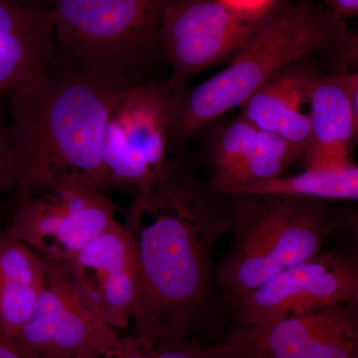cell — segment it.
I'll return each mask as SVG.
<instances>
[{
	"label": "cell",
	"instance_id": "1",
	"mask_svg": "<svg viewBox=\"0 0 358 358\" xmlns=\"http://www.w3.org/2000/svg\"><path fill=\"white\" fill-rule=\"evenodd\" d=\"M126 226L141 273L134 336L190 338L215 272L214 250L232 227L225 195L167 160L152 187L134 197Z\"/></svg>",
	"mask_w": 358,
	"mask_h": 358
},
{
	"label": "cell",
	"instance_id": "2",
	"mask_svg": "<svg viewBox=\"0 0 358 358\" xmlns=\"http://www.w3.org/2000/svg\"><path fill=\"white\" fill-rule=\"evenodd\" d=\"M59 61L10 92L17 201L64 186L108 190L103 131L124 88Z\"/></svg>",
	"mask_w": 358,
	"mask_h": 358
},
{
	"label": "cell",
	"instance_id": "3",
	"mask_svg": "<svg viewBox=\"0 0 358 358\" xmlns=\"http://www.w3.org/2000/svg\"><path fill=\"white\" fill-rule=\"evenodd\" d=\"M357 51V33L312 0L271 9L231 59L227 67L192 89L171 95V145L225 113L240 108L254 92L282 68L317 52Z\"/></svg>",
	"mask_w": 358,
	"mask_h": 358
},
{
	"label": "cell",
	"instance_id": "4",
	"mask_svg": "<svg viewBox=\"0 0 358 358\" xmlns=\"http://www.w3.org/2000/svg\"><path fill=\"white\" fill-rule=\"evenodd\" d=\"M225 199L232 242L215 280L233 307L271 278L322 252L331 233L324 200L264 194Z\"/></svg>",
	"mask_w": 358,
	"mask_h": 358
},
{
	"label": "cell",
	"instance_id": "5",
	"mask_svg": "<svg viewBox=\"0 0 358 358\" xmlns=\"http://www.w3.org/2000/svg\"><path fill=\"white\" fill-rule=\"evenodd\" d=\"M167 0H52L58 57L122 88L159 56L157 31Z\"/></svg>",
	"mask_w": 358,
	"mask_h": 358
},
{
	"label": "cell",
	"instance_id": "6",
	"mask_svg": "<svg viewBox=\"0 0 358 358\" xmlns=\"http://www.w3.org/2000/svg\"><path fill=\"white\" fill-rule=\"evenodd\" d=\"M171 90L166 81L122 90L106 122L102 164L107 188L134 195L152 187L171 148Z\"/></svg>",
	"mask_w": 358,
	"mask_h": 358
},
{
	"label": "cell",
	"instance_id": "7",
	"mask_svg": "<svg viewBox=\"0 0 358 358\" xmlns=\"http://www.w3.org/2000/svg\"><path fill=\"white\" fill-rule=\"evenodd\" d=\"M265 14L231 8L218 0H167L160 15L157 41L171 64V94L202 71L231 60Z\"/></svg>",
	"mask_w": 358,
	"mask_h": 358
},
{
	"label": "cell",
	"instance_id": "8",
	"mask_svg": "<svg viewBox=\"0 0 358 358\" xmlns=\"http://www.w3.org/2000/svg\"><path fill=\"white\" fill-rule=\"evenodd\" d=\"M115 220L106 192L64 186L17 201L6 232L42 258L69 263Z\"/></svg>",
	"mask_w": 358,
	"mask_h": 358
},
{
	"label": "cell",
	"instance_id": "9",
	"mask_svg": "<svg viewBox=\"0 0 358 358\" xmlns=\"http://www.w3.org/2000/svg\"><path fill=\"white\" fill-rule=\"evenodd\" d=\"M353 301H358L357 262L322 251L247 294L234 306L235 324L266 327Z\"/></svg>",
	"mask_w": 358,
	"mask_h": 358
},
{
	"label": "cell",
	"instance_id": "10",
	"mask_svg": "<svg viewBox=\"0 0 358 358\" xmlns=\"http://www.w3.org/2000/svg\"><path fill=\"white\" fill-rule=\"evenodd\" d=\"M44 260L43 291L13 341L40 358H86L117 343L122 336L90 310L68 263Z\"/></svg>",
	"mask_w": 358,
	"mask_h": 358
},
{
	"label": "cell",
	"instance_id": "11",
	"mask_svg": "<svg viewBox=\"0 0 358 358\" xmlns=\"http://www.w3.org/2000/svg\"><path fill=\"white\" fill-rule=\"evenodd\" d=\"M82 298L115 331L133 322L141 296V273L133 237L115 220L68 263Z\"/></svg>",
	"mask_w": 358,
	"mask_h": 358
},
{
	"label": "cell",
	"instance_id": "12",
	"mask_svg": "<svg viewBox=\"0 0 358 358\" xmlns=\"http://www.w3.org/2000/svg\"><path fill=\"white\" fill-rule=\"evenodd\" d=\"M240 326L260 358H358V301L266 327Z\"/></svg>",
	"mask_w": 358,
	"mask_h": 358
},
{
	"label": "cell",
	"instance_id": "13",
	"mask_svg": "<svg viewBox=\"0 0 358 358\" xmlns=\"http://www.w3.org/2000/svg\"><path fill=\"white\" fill-rule=\"evenodd\" d=\"M303 152L275 134L236 117L211 148L212 192L228 195L244 186L281 176Z\"/></svg>",
	"mask_w": 358,
	"mask_h": 358
},
{
	"label": "cell",
	"instance_id": "14",
	"mask_svg": "<svg viewBox=\"0 0 358 358\" xmlns=\"http://www.w3.org/2000/svg\"><path fill=\"white\" fill-rule=\"evenodd\" d=\"M308 57L275 73L240 107V119L279 136L305 152L310 141V121L303 106L322 75Z\"/></svg>",
	"mask_w": 358,
	"mask_h": 358
},
{
	"label": "cell",
	"instance_id": "15",
	"mask_svg": "<svg viewBox=\"0 0 358 358\" xmlns=\"http://www.w3.org/2000/svg\"><path fill=\"white\" fill-rule=\"evenodd\" d=\"M51 9L0 0V93L11 92L58 61Z\"/></svg>",
	"mask_w": 358,
	"mask_h": 358
},
{
	"label": "cell",
	"instance_id": "16",
	"mask_svg": "<svg viewBox=\"0 0 358 358\" xmlns=\"http://www.w3.org/2000/svg\"><path fill=\"white\" fill-rule=\"evenodd\" d=\"M346 71L320 76L308 96L310 141L303 152L306 169L338 171L355 166L353 148L358 121L346 89Z\"/></svg>",
	"mask_w": 358,
	"mask_h": 358
},
{
	"label": "cell",
	"instance_id": "17",
	"mask_svg": "<svg viewBox=\"0 0 358 358\" xmlns=\"http://www.w3.org/2000/svg\"><path fill=\"white\" fill-rule=\"evenodd\" d=\"M46 277L44 259L0 231V329L7 338L13 341L31 315Z\"/></svg>",
	"mask_w": 358,
	"mask_h": 358
},
{
	"label": "cell",
	"instance_id": "18",
	"mask_svg": "<svg viewBox=\"0 0 358 358\" xmlns=\"http://www.w3.org/2000/svg\"><path fill=\"white\" fill-rule=\"evenodd\" d=\"M232 194L280 195L324 201L357 200L358 167L355 164L343 171L305 169L294 176L281 174L244 186Z\"/></svg>",
	"mask_w": 358,
	"mask_h": 358
},
{
	"label": "cell",
	"instance_id": "19",
	"mask_svg": "<svg viewBox=\"0 0 358 358\" xmlns=\"http://www.w3.org/2000/svg\"><path fill=\"white\" fill-rule=\"evenodd\" d=\"M155 358H260L243 327L235 324L223 341L202 345L190 338L154 341Z\"/></svg>",
	"mask_w": 358,
	"mask_h": 358
},
{
	"label": "cell",
	"instance_id": "20",
	"mask_svg": "<svg viewBox=\"0 0 358 358\" xmlns=\"http://www.w3.org/2000/svg\"><path fill=\"white\" fill-rule=\"evenodd\" d=\"M87 358H155L154 341L122 336L117 343Z\"/></svg>",
	"mask_w": 358,
	"mask_h": 358
},
{
	"label": "cell",
	"instance_id": "21",
	"mask_svg": "<svg viewBox=\"0 0 358 358\" xmlns=\"http://www.w3.org/2000/svg\"><path fill=\"white\" fill-rule=\"evenodd\" d=\"M16 185L15 155L9 128L0 117V196Z\"/></svg>",
	"mask_w": 358,
	"mask_h": 358
},
{
	"label": "cell",
	"instance_id": "22",
	"mask_svg": "<svg viewBox=\"0 0 358 358\" xmlns=\"http://www.w3.org/2000/svg\"><path fill=\"white\" fill-rule=\"evenodd\" d=\"M231 8L245 13L265 14L281 0H218Z\"/></svg>",
	"mask_w": 358,
	"mask_h": 358
},
{
	"label": "cell",
	"instance_id": "23",
	"mask_svg": "<svg viewBox=\"0 0 358 358\" xmlns=\"http://www.w3.org/2000/svg\"><path fill=\"white\" fill-rule=\"evenodd\" d=\"M324 8L336 17L345 20L358 14V0H324Z\"/></svg>",
	"mask_w": 358,
	"mask_h": 358
},
{
	"label": "cell",
	"instance_id": "24",
	"mask_svg": "<svg viewBox=\"0 0 358 358\" xmlns=\"http://www.w3.org/2000/svg\"><path fill=\"white\" fill-rule=\"evenodd\" d=\"M0 358H40L26 352L11 339L0 334Z\"/></svg>",
	"mask_w": 358,
	"mask_h": 358
},
{
	"label": "cell",
	"instance_id": "25",
	"mask_svg": "<svg viewBox=\"0 0 358 358\" xmlns=\"http://www.w3.org/2000/svg\"><path fill=\"white\" fill-rule=\"evenodd\" d=\"M13 1L17 2V3L22 4V6L27 7H32V8H38V7L35 6V3L36 2H41L43 4H49L51 8L52 0H13ZM41 9V8H40Z\"/></svg>",
	"mask_w": 358,
	"mask_h": 358
},
{
	"label": "cell",
	"instance_id": "26",
	"mask_svg": "<svg viewBox=\"0 0 358 358\" xmlns=\"http://www.w3.org/2000/svg\"><path fill=\"white\" fill-rule=\"evenodd\" d=\"M0 334H2L1 329H0Z\"/></svg>",
	"mask_w": 358,
	"mask_h": 358
}]
</instances>
